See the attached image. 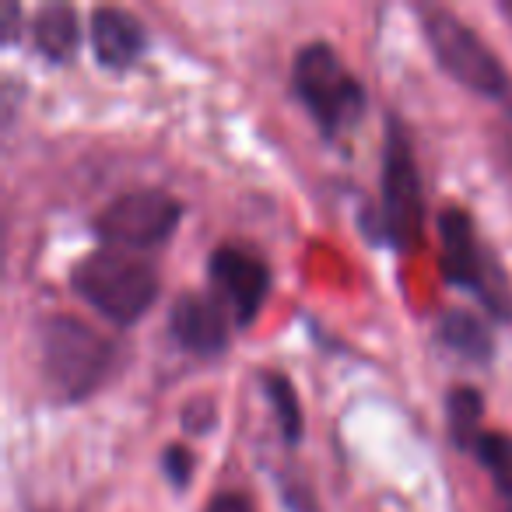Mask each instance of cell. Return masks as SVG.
<instances>
[{
	"label": "cell",
	"instance_id": "obj_15",
	"mask_svg": "<svg viewBox=\"0 0 512 512\" xmlns=\"http://www.w3.org/2000/svg\"><path fill=\"white\" fill-rule=\"evenodd\" d=\"M474 456L491 474L495 488L512 498V435L509 432H484L474 446Z\"/></svg>",
	"mask_w": 512,
	"mask_h": 512
},
{
	"label": "cell",
	"instance_id": "obj_20",
	"mask_svg": "<svg viewBox=\"0 0 512 512\" xmlns=\"http://www.w3.org/2000/svg\"><path fill=\"white\" fill-rule=\"evenodd\" d=\"M509 512H512V505H509Z\"/></svg>",
	"mask_w": 512,
	"mask_h": 512
},
{
	"label": "cell",
	"instance_id": "obj_9",
	"mask_svg": "<svg viewBox=\"0 0 512 512\" xmlns=\"http://www.w3.org/2000/svg\"><path fill=\"white\" fill-rule=\"evenodd\" d=\"M228 309L218 302V295L183 292L169 309V334L183 351L200 358H214L228 348Z\"/></svg>",
	"mask_w": 512,
	"mask_h": 512
},
{
	"label": "cell",
	"instance_id": "obj_5",
	"mask_svg": "<svg viewBox=\"0 0 512 512\" xmlns=\"http://www.w3.org/2000/svg\"><path fill=\"white\" fill-rule=\"evenodd\" d=\"M421 225H425L421 172L404 123L390 116L383 144V183H379V232L393 249L411 253L421 242Z\"/></svg>",
	"mask_w": 512,
	"mask_h": 512
},
{
	"label": "cell",
	"instance_id": "obj_1",
	"mask_svg": "<svg viewBox=\"0 0 512 512\" xmlns=\"http://www.w3.org/2000/svg\"><path fill=\"white\" fill-rule=\"evenodd\" d=\"M116 348L78 316H46L39 323V369L60 404L88 400L109 379Z\"/></svg>",
	"mask_w": 512,
	"mask_h": 512
},
{
	"label": "cell",
	"instance_id": "obj_14",
	"mask_svg": "<svg viewBox=\"0 0 512 512\" xmlns=\"http://www.w3.org/2000/svg\"><path fill=\"white\" fill-rule=\"evenodd\" d=\"M260 390H264V400L271 404L274 418H278V428L285 435L288 446H299L302 439V407H299V393H295L292 379L285 372H274V369H264L256 376Z\"/></svg>",
	"mask_w": 512,
	"mask_h": 512
},
{
	"label": "cell",
	"instance_id": "obj_19",
	"mask_svg": "<svg viewBox=\"0 0 512 512\" xmlns=\"http://www.w3.org/2000/svg\"><path fill=\"white\" fill-rule=\"evenodd\" d=\"M502 11H505V15H509V18H512V4H502Z\"/></svg>",
	"mask_w": 512,
	"mask_h": 512
},
{
	"label": "cell",
	"instance_id": "obj_2",
	"mask_svg": "<svg viewBox=\"0 0 512 512\" xmlns=\"http://www.w3.org/2000/svg\"><path fill=\"white\" fill-rule=\"evenodd\" d=\"M71 288L99 316L116 327L137 323L158 299V271L127 249H99L85 256L71 274Z\"/></svg>",
	"mask_w": 512,
	"mask_h": 512
},
{
	"label": "cell",
	"instance_id": "obj_10",
	"mask_svg": "<svg viewBox=\"0 0 512 512\" xmlns=\"http://www.w3.org/2000/svg\"><path fill=\"white\" fill-rule=\"evenodd\" d=\"M88 43L102 67L127 71L148 50V32H144L141 18L130 15L127 8H95L92 22H88Z\"/></svg>",
	"mask_w": 512,
	"mask_h": 512
},
{
	"label": "cell",
	"instance_id": "obj_7",
	"mask_svg": "<svg viewBox=\"0 0 512 512\" xmlns=\"http://www.w3.org/2000/svg\"><path fill=\"white\" fill-rule=\"evenodd\" d=\"M183 218V204L165 190H130L123 197L109 200L95 214V235L109 242V249H155L176 232Z\"/></svg>",
	"mask_w": 512,
	"mask_h": 512
},
{
	"label": "cell",
	"instance_id": "obj_12",
	"mask_svg": "<svg viewBox=\"0 0 512 512\" xmlns=\"http://www.w3.org/2000/svg\"><path fill=\"white\" fill-rule=\"evenodd\" d=\"M439 341L446 344L453 355L467 358V362H491L495 355V341H491V330L484 327V320H477L467 309H449L439 320Z\"/></svg>",
	"mask_w": 512,
	"mask_h": 512
},
{
	"label": "cell",
	"instance_id": "obj_16",
	"mask_svg": "<svg viewBox=\"0 0 512 512\" xmlns=\"http://www.w3.org/2000/svg\"><path fill=\"white\" fill-rule=\"evenodd\" d=\"M162 470H165V481H169L172 488L183 491L186 484H190V474H193V453L183 446H165Z\"/></svg>",
	"mask_w": 512,
	"mask_h": 512
},
{
	"label": "cell",
	"instance_id": "obj_11",
	"mask_svg": "<svg viewBox=\"0 0 512 512\" xmlns=\"http://www.w3.org/2000/svg\"><path fill=\"white\" fill-rule=\"evenodd\" d=\"M32 43L53 64H64L74 57L81 43L78 29V11L71 4H43L32 18Z\"/></svg>",
	"mask_w": 512,
	"mask_h": 512
},
{
	"label": "cell",
	"instance_id": "obj_3",
	"mask_svg": "<svg viewBox=\"0 0 512 512\" xmlns=\"http://www.w3.org/2000/svg\"><path fill=\"white\" fill-rule=\"evenodd\" d=\"M292 88L323 137H341L365 113V88L330 43H309L295 53Z\"/></svg>",
	"mask_w": 512,
	"mask_h": 512
},
{
	"label": "cell",
	"instance_id": "obj_8",
	"mask_svg": "<svg viewBox=\"0 0 512 512\" xmlns=\"http://www.w3.org/2000/svg\"><path fill=\"white\" fill-rule=\"evenodd\" d=\"M207 278L235 327H249L271 295V267L242 246H218L207 260Z\"/></svg>",
	"mask_w": 512,
	"mask_h": 512
},
{
	"label": "cell",
	"instance_id": "obj_17",
	"mask_svg": "<svg viewBox=\"0 0 512 512\" xmlns=\"http://www.w3.org/2000/svg\"><path fill=\"white\" fill-rule=\"evenodd\" d=\"M204 512H256V509L242 491H225V495H214Z\"/></svg>",
	"mask_w": 512,
	"mask_h": 512
},
{
	"label": "cell",
	"instance_id": "obj_6",
	"mask_svg": "<svg viewBox=\"0 0 512 512\" xmlns=\"http://www.w3.org/2000/svg\"><path fill=\"white\" fill-rule=\"evenodd\" d=\"M421 29H425V39L439 67L453 81H460L467 92L481 95V99H505L509 95L505 67L460 15H453L449 8H425Z\"/></svg>",
	"mask_w": 512,
	"mask_h": 512
},
{
	"label": "cell",
	"instance_id": "obj_18",
	"mask_svg": "<svg viewBox=\"0 0 512 512\" xmlns=\"http://www.w3.org/2000/svg\"><path fill=\"white\" fill-rule=\"evenodd\" d=\"M0 39L4 43H11L15 39V32H18V15H22V8H18L15 0H8V4H0Z\"/></svg>",
	"mask_w": 512,
	"mask_h": 512
},
{
	"label": "cell",
	"instance_id": "obj_13",
	"mask_svg": "<svg viewBox=\"0 0 512 512\" xmlns=\"http://www.w3.org/2000/svg\"><path fill=\"white\" fill-rule=\"evenodd\" d=\"M481 418H484L481 390H474V386H456V390H449L446 428H449V439H453V446L460 449V453H474L477 439L484 435Z\"/></svg>",
	"mask_w": 512,
	"mask_h": 512
},
{
	"label": "cell",
	"instance_id": "obj_4",
	"mask_svg": "<svg viewBox=\"0 0 512 512\" xmlns=\"http://www.w3.org/2000/svg\"><path fill=\"white\" fill-rule=\"evenodd\" d=\"M442 242V278L446 285L470 292L495 320H512V285L505 267L477 239L474 218L463 207H442L439 214Z\"/></svg>",
	"mask_w": 512,
	"mask_h": 512
}]
</instances>
